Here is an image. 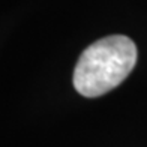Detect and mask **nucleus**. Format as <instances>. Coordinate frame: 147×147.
<instances>
[{
    "mask_svg": "<svg viewBox=\"0 0 147 147\" xmlns=\"http://www.w3.org/2000/svg\"><path fill=\"white\" fill-rule=\"evenodd\" d=\"M137 45L125 35H111L90 44L74 69V87L84 98H99L120 86L135 68Z\"/></svg>",
    "mask_w": 147,
    "mask_h": 147,
    "instance_id": "1",
    "label": "nucleus"
}]
</instances>
